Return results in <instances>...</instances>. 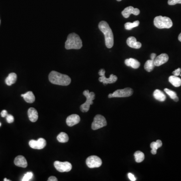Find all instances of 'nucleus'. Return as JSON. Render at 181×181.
I'll return each mask as SVG.
<instances>
[{
	"label": "nucleus",
	"instance_id": "obj_1",
	"mask_svg": "<svg viewBox=\"0 0 181 181\" xmlns=\"http://www.w3.org/2000/svg\"><path fill=\"white\" fill-rule=\"evenodd\" d=\"M98 26L99 29L104 35L106 46L107 48H112L114 45V36L110 26L105 21H101Z\"/></svg>",
	"mask_w": 181,
	"mask_h": 181
},
{
	"label": "nucleus",
	"instance_id": "obj_2",
	"mask_svg": "<svg viewBox=\"0 0 181 181\" xmlns=\"http://www.w3.org/2000/svg\"><path fill=\"white\" fill-rule=\"evenodd\" d=\"M48 78L51 83L58 85L66 86L69 85L71 82V78L69 76L54 70L50 73Z\"/></svg>",
	"mask_w": 181,
	"mask_h": 181
},
{
	"label": "nucleus",
	"instance_id": "obj_3",
	"mask_svg": "<svg viewBox=\"0 0 181 181\" xmlns=\"http://www.w3.org/2000/svg\"><path fill=\"white\" fill-rule=\"evenodd\" d=\"M82 46V41L78 35L71 33L68 35L65 43V48L66 50H79Z\"/></svg>",
	"mask_w": 181,
	"mask_h": 181
},
{
	"label": "nucleus",
	"instance_id": "obj_4",
	"mask_svg": "<svg viewBox=\"0 0 181 181\" xmlns=\"http://www.w3.org/2000/svg\"><path fill=\"white\" fill-rule=\"evenodd\" d=\"M154 25L159 29L170 28L173 26V22L170 18L167 17L159 16L154 19Z\"/></svg>",
	"mask_w": 181,
	"mask_h": 181
},
{
	"label": "nucleus",
	"instance_id": "obj_5",
	"mask_svg": "<svg viewBox=\"0 0 181 181\" xmlns=\"http://www.w3.org/2000/svg\"><path fill=\"white\" fill-rule=\"evenodd\" d=\"M83 94L86 97L85 103L81 105L80 109L82 112H86L90 109L91 105L93 104V100L95 99V94L94 92H90L89 90H84Z\"/></svg>",
	"mask_w": 181,
	"mask_h": 181
},
{
	"label": "nucleus",
	"instance_id": "obj_6",
	"mask_svg": "<svg viewBox=\"0 0 181 181\" xmlns=\"http://www.w3.org/2000/svg\"><path fill=\"white\" fill-rule=\"evenodd\" d=\"M133 93V90L131 88H126L123 89L117 90L112 94H109L108 98L128 97L131 96Z\"/></svg>",
	"mask_w": 181,
	"mask_h": 181
},
{
	"label": "nucleus",
	"instance_id": "obj_7",
	"mask_svg": "<svg viewBox=\"0 0 181 181\" xmlns=\"http://www.w3.org/2000/svg\"><path fill=\"white\" fill-rule=\"evenodd\" d=\"M107 124V121L104 117L98 114L94 117L93 122H92V129L94 131L97 130L106 126Z\"/></svg>",
	"mask_w": 181,
	"mask_h": 181
},
{
	"label": "nucleus",
	"instance_id": "obj_8",
	"mask_svg": "<svg viewBox=\"0 0 181 181\" xmlns=\"http://www.w3.org/2000/svg\"><path fill=\"white\" fill-rule=\"evenodd\" d=\"M55 169L59 172H68L72 169V165L68 162H61L55 161L54 163Z\"/></svg>",
	"mask_w": 181,
	"mask_h": 181
},
{
	"label": "nucleus",
	"instance_id": "obj_9",
	"mask_svg": "<svg viewBox=\"0 0 181 181\" xmlns=\"http://www.w3.org/2000/svg\"><path fill=\"white\" fill-rule=\"evenodd\" d=\"M86 164L89 168L99 167L102 164L101 159L96 155H92L86 159Z\"/></svg>",
	"mask_w": 181,
	"mask_h": 181
},
{
	"label": "nucleus",
	"instance_id": "obj_10",
	"mask_svg": "<svg viewBox=\"0 0 181 181\" xmlns=\"http://www.w3.org/2000/svg\"><path fill=\"white\" fill-rule=\"evenodd\" d=\"M29 145L32 148L35 150H41L44 148L46 145V141L42 138H40L37 140H31L29 141Z\"/></svg>",
	"mask_w": 181,
	"mask_h": 181
},
{
	"label": "nucleus",
	"instance_id": "obj_11",
	"mask_svg": "<svg viewBox=\"0 0 181 181\" xmlns=\"http://www.w3.org/2000/svg\"><path fill=\"white\" fill-rule=\"evenodd\" d=\"M121 13L124 18H127L130 16L131 14H133L136 16L139 15L140 13V11L139 9L135 8L132 6H129L124 9L123 11H122Z\"/></svg>",
	"mask_w": 181,
	"mask_h": 181
},
{
	"label": "nucleus",
	"instance_id": "obj_12",
	"mask_svg": "<svg viewBox=\"0 0 181 181\" xmlns=\"http://www.w3.org/2000/svg\"><path fill=\"white\" fill-rule=\"evenodd\" d=\"M81 119L78 115L77 114H72L67 117L66 120V122L69 126H74L80 122Z\"/></svg>",
	"mask_w": 181,
	"mask_h": 181
},
{
	"label": "nucleus",
	"instance_id": "obj_13",
	"mask_svg": "<svg viewBox=\"0 0 181 181\" xmlns=\"http://www.w3.org/2000/svg\"><path fill=\"white\" fill-rule=\"evenodd\" d=\"M169 60V56L166 54H162L155 58L154 63L156 66H159L166 63Z\"/></svg>",
	"mask_w": 181,
	"mask_h": 181
},
{
	"label": "nucleus",
	"instance_id": "obj_14",
	"mask_svg": "<svg viewBox=\"0 0 181 181\" xmlns=\"http://www.w3.org/2000/svg\"><path fill=\"white\" fill-rule=\"evenodd\" d=\"M118 78L114 74H111L109 78H106L105 75H103L99 78V80L100 82H103L104 85H106L108 84H113L116 82Z\"/></svg>",
	"mask_w": 181,
	"mask_h": 181
},
{
	"label": "nucleus",
	"instance_id": "obj_15",
	"mask_svg": "<svg viewBox=\"0 0 181 181\" xmlns=\"http://www.w3.org/2000/svg\"><path fill=\"white\" fill-rule=\"evenodd\" d=\"M126 43L129 47L135 49H139L141 48L142 44L139 42H137L135 38L133 36H131L128 38Z\"/></svg>",
	"mask_w": 181,
	"mask_h": 181
},
{
	"label": "nucleus",
	"instance_id": "obj_16",
	"mask_svg": "<svg viewBox=\"0 0 181 181\" xmlns=\"http://www.w3.org/2000/svg\"><path fill=\"white\" fill-rule=\"evenodd\" d=\"M15 165L19 167H27L28 163L25 157L22 155H18L14 160Z\"/></svg>",
	"mask_w": 181,
	"mask_h": 181
},
{
	"label": "nucleus",
	"instance_id": "obj_17",
	"mask_svg": "<svg viewBox=\"0 0 181 181\" xmlns=\"http://www.w3.org/2000/svg\"><path fill=\"white\" fill-rule=\"evenodd\" d=\"M28 116L32 122H35L38 118V114L37 110L34 108H30L28 110Z\"/></svg>",
	"mask_w": 181,
	"mask_h": 181
},
{
	"label": "nucleus",
	"instance_id": "obj_18",
	"mask_svg": "<svg viewBox=\"0 0 181 181\" xmlns=\"http://www.w3.org/2000/svg\"><path fill=\"white\" fill-rule=\"evenodd\" d=\"M125 64L128 66H131L135 69H138L140 65V62L138 60L132 58L125 59Z\"/></svg>",
	"mask_w": 181,
	"mask_h": 181
},
{
	"label": "nucleus",
	"instance_id": "obj_19",
	"mask_svg": "<svg viewBox=\"0 0 181 181\" xmlns=\"http://www.w3.org/2000/svg\"><path fill=\"white\" fill-rule=\"evenodd\" d=\"M21 97H23L24 100L27 103H33L35 100L34 95L33 94V92L31 91H29L24 94H22Z\"/></svg>",
	"mask_w": 181,
	"mask_h": 181
},
{
	"label": "nucleus",
	"instance_id": "obj_20",
	"mask_svg": "<svg viewBox=\"0 0 181 181\" xmlns=\"http://www.w3.org/2000/svg\"><path fill=\"white\" fill-rule=\"evenodd\" d=\"M163 145V143L161 140H156L155 142H152L151 143V153L152 155H155L157 152V150L158 148H160Z\"/></svg>",
	"mask_w": 181,
	"mask_h": 181
},
{
	"label": "nucleus",
	"instance_id": "obj_21",
	"mask_svg": "<svg viewBox=\"0 0 181 181\" xmlns=\"http://www.w3.org/2000/svg\"><path fill=\"white\" fill-rule=\"evenodd\" d=\"M154 97L157 100L163 102L166 100V96L163 92L159 90H155L154 92Z\"/></svg>",
	"mask_w": 181,
	"mask_h": 181
},
{
	"label": "nucleus",
	"instance_id": "obj_22",
	"mask_svg": "<svg viewBox=\"0 0 181 181\" xmlns=\"http://www.w3.org/2000/svg\"><path fill=\"white\" fill-rule=\"evenodd\" d=\"M169 82L175 87H179L181 86V79L178 76L171 75L169 77Z\"/></svg>",
	"mask_w": 181,
	"mask_h": 181
},
{
	"label": "nucleus",
	"instance_id": "obj_23",
	"mask_svg": "<svg viewBox=\"0 0 181 181\" xmlns=\"http://www.w3.org/2000/svg\"><path fill=\"white\" fill-rule=\"evenodd\" d=\"M17 74L15 73H10L9 74L8 76L7 77V78H6L5 82L8 86H11L12 84H14L17 81Z\"/></svg>",
	"mask_w": 181,
	"mask_h": 181
},
{
	"label": "nucleus",
	"instance_id": "obj_24",
	"mask_svg": "<svg viewBox=\"0 0 181 181\" xmlns=\"http://www.w3.org/2000/svg\"><path fill=\"white\" fill-rule=\"evenodd\" d=\"M155 66L154 63V59H151V60H147L145 65H144V69L148 72H151L153 70L154 67Z\"/></svg>",
	"mask_w": 181,
	"mask_h": 181
},
{
	"label": "nucleus",
	"instance_id": "obj_25",
	"mask_svg": "<svg viewBox=\"0 0 181 181\" xmlns=\"http://www.w3.org/2000/svg\"><path fill=\"white\" fill-rule=\"evenodd\" d=\"M57 139L59 143H66L69 141V138L68 135L65 132H61L57 136Z\"/></svg>",
	"mask_w": 181,
	"mask_h": 181
},
{
	"label": "nucleus",
	"instance_id": "obj_26",
	"mask_svg": "<svg viewBox=\"0 0 181 181\" xmlns=\"http://www.w3.org/2000/svg\"><path fill=\"white\" fill-rule=\"evenodd\" d=\"M135 155V159L136 162L138 163L143 162L144 159V155L143 152L140 151H137L134 154Z\"/></svg>",
	"mask_w": 181,
	"mask_h": 181
},
{
	"label": "nucleus",
	"instance_id": "obj_27",
	"mask_svg": "<svg viewBox=\"0 0 181 181\" xmlns=\"http://www.w3.org/2000/svg\"><path fill=\"white\" fill-rule=\"evenodd\" d=\"M139 21H135L133 23H131V22L126 23L124 25V27L126 30H131L133 28L139 26Z\"/></svg>",
	"mask_w": 181,
	"mask_h": 181
},
{
	"label": "nucleus",
	"instance_id": "obj_28",
	"mask_svg": "<svg viewBox=\"0 0 181 181\" xmlns=\"http://www.w3.org/2000/svg\"><path fill=\"white\" fill-rule=\"evenodd\" d=\"M164 90H165V92H166V93L167 94V95L170 97L171 99L174 100L175 98L177 97V94L174 91L168 89H165Z\"/></svg>",
	"mask_w": 181,
	"mask_h": 181
},
{
	"label": "nucleus",
	"instance_id": "obj_29",
	"mask_svg": "<svg viewBox=\"0 0 181 181\" xmlns=\"http://www.w3.org/2000/svg\"><path fill=\"white\" fill-rule=\"evenodd\" d=\"M33 173L32 172H27L26 174L24 176L23 178H22V181H29L30 179H31L33 177Z\"/></svg>",
	"mask_w": 181,
	"mask_h": 181
},
{
	"label": "nucleus",
	"instance_id": "obj_30",
	"mask_svg": "<svg viewBox=\"0 0 181 181\" xmlns=\"http://www.w3.org/2000/svg\"><path fill=\"white\" fill-rule=\"evenodd\" d=\"M169 5H175L177 4H181V0H168Z\"/></svg>",
	"mask_w": 181,
	"mask_h": 181
},
{
	"label": "nucleus",
	"instance_id": "obj_31",
	"mask_svg": "<svg viewBox=\"0 0 181 181\" xmlns=\"http://www.w3.org/2000/svg\"><path fill=\"white\" fill-rule=\"evenodd\" d=\"M6 117H6V119H7V121L8 122V123H11L14 122V117L12 115H7Z\"/></svg>",
	"mask_w": 181,
	"mask_h": 181
},
{
	"label": "nucleus",
	"instance_id": "obj_32",
	"mask_svg": "<svg viewBox=\"0 0 181 181\" xmlns=\"http://www.w3.org/2000/svg\"><path fill=\"white\" fill-rule=\"evenodd\" d=\"M181 69L178 68L173 72V74L175 76H179L181 74Z\"/></svg>",
	"mask_w": 181,
	"mask_h": 181
},
{
	"label": "nucleus",
	"instance_id": "obj_33",
	"mask_svg": "<svg viewBox=\"0 0 181 181\" xmlns=\"http://www.w3.org/2000/svg\"><path fill=\"white\" fill-rule=\"evenodd\" d=\"M128 177L131 181H136L135 177V176L133 174H132L131 173H128Z\"/></svg>",
	"mask_w": 181,
	"mask_h": 181
},
{
	"label": "nucleus",
	"instance_id": "obj_34",
	"mask_svg": "<svg viewBox=\"0 0 181 181\" xmlns=\"http://www.w3.org/2000/svg\"><path fill=\"white\" fill-rule=\"evenodd\" d=\"M7 115H8V112H7V111L6 110H3V111H2L1 113V115L2 117H5L7 116Z\"/></svg>",
	"mask_w": 181,
	"mask_h": 181
},
{
	"label": "nucleus",
	"instance_id": "obj_35",
	"mask_svg": "<svg viewBox=\"0 0 181 181\" xmlns=\"http://www.w3.org/2000/svg\"><path fill=\"white\" fill-rule=\"evenodd\" d=\"M58 179L54 176H51L48 179V181H57Z\"/></svg>",
	"mask_w": 181,
	"mask_h": 181
},
{
	"label": "nucleus",
	"instance_id": "obj_36",
	"mask_svg": "<svg viewBox=\"0 0 181 181\" xmlns=\"http://www.w3.org/2000/svg\"><path fill=\"white\" fill-rule=\"evenodd\" d=\"M105 70L104 69H101L100 70H99V74L100 76L105 75Z\"/></svg>",
	"mask_w": 181,
	"mask_h": 181
},
{
	"label": "nucleus",
	"instance_id": "obj_37",
	"mask_svg": "<svg viewBox=\"0 0 181 181\" xmlns=\"http://www.w3.org/2000/svg\"><path fill=\"white\" fill-rule=\"evenodd\" d=\"M151 59L155 60V58H156V54H154V53H153V54H151Z\"/></svg>",
	"mask_w": 181,
	"mask_h": 181
},
{
	"label": "nucleus",
	"instance_id": "obj_38",
	"mask_svg": "<svg viewBox=\"0 0 181 181\" xmlns=\"http://www.w3.org/2000/svg\"><path fill=\"white\" fill-rule=\"evenodd\" d=\"M174 100L175 101V102H178L179 101V98L178 96H177V97L175 98L174 99Z\"/></svg>",
	"mask_w": 181,
	"mask_h": 181
},
{
	"label": "nucleus",
	"instance_id": "obj_39",
	"mask_svg": "<svg viewBox=\"0 0 181 181\" xmlns=\"http://www.w3.org/2000/svg\"><path fill=\"white\" fill-rule=\"evenodd\" d=\"M178 39L179 41H181V33H180V34H179V35Z\"/></svg>",
	"mask_w": 181,
	"mask_h": 181
},
{
	"label": "nucleus",
	"instance_id": "obj_40",
	"mask_svg": "<svg viewBox=\"0 0 181 181\" xmlns=\"http://www.w3.org/2000/svg\"><path fill=\"white\" fill-rule=\"evenodd\" d=\"M4 181H10V180H8V179H7L5 178L4 180Z\"/></svg>",
	"mask_w": 181,
	"mask_h": 181
},
{
	"label": "nucleus",
	"instance_id": "obj_41",
	"mask_svg": "<svg viewBox=\"0 0 181 181\" xmlns=\"http://www.w3.org/2000/svg\"><path fill=\"white\" fill-rule=\"evenodd\" d=\"M117 1L118 2H120L121 1H122V0H117Z\"/></svg>",
	"mask_w": 181,
	"mask_h": 181
},
{
	"label": "nucleus",
	"instance_id": "obj_42",
	"mask_svg": "<svg viewBox=\"0 0 181 181\" xmlns=\"http://www.w3.org/2000/svg\"><path fill=\"white\" fill-rule=\"evenodd\" d=\"M1 126V123H0V126Z\"/></svg>",
	"mask_w": 181,
	"mask_h": 181
},
{
	"label": "nucleus",
	"instance_id": "obj_43",
	"mask_svg": "<svg viewBox=\"0 0 181 181\" xmlns=\"http://www.w3.org/2000/svg\"><path fill=\"white\" fill-rule=\"evenodd\" d=\"M180 76H181V74H180Z\"/></svg>",
	"mask_w": 181,
	"mask_h": 181
}]
</instances>
